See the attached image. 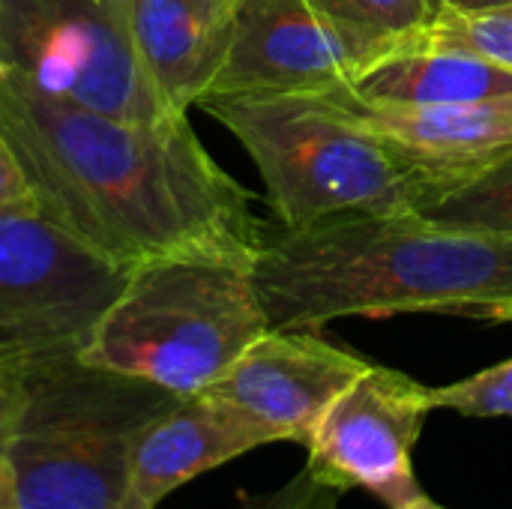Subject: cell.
<instances>
[{
  "label": "cell",
  "instance_id": "obj_1",
  "mask_svg": "<svg viewBox=\"0 0 512 509\" xmlns=\"http://www.w3.org/2000/svg\"><path fill=\"white\" fill-rule=\"evenodd\" d=\"M0 132L36 207L120 264L201 243H264L252 192L219 168L186 114L120 120L57 102L0 66Z\"/></svg>",
  "mask_w": 512,
  "mask_h": 509
},
{
  "label": "cell",
  "instance_id": "obj_2",
  "mask_svg": "<svg viewBox=\"0 0 512 509\" xmlns=\"http://www.w3.org/2000/svg\"><path fill=\"white\" fill-rule=\"evenodd\" d=\"M252 276L273 330L357 315H462L512 297V237L441 228L414 213H351L264 243Z\"/></svg>",
  "mask_w": 512,
  "mask_h": 509
},
{
  "label": "cell",
  "instance_id": "obj_3",
  "mask_svg": "<svg viewBox=\"0 0 512 509\" xmlns=\"http://www.w3.org/2000/svg\"><path fill=\"white\" fill-rule=\"evenodd\" d=\"M261 246L201 243L135 261L81 360L174 396L204 393L270 330L252 276Z\"/></svg>",
  "mask_w": 512,
  "mask_h": 509
},
{
  "label": "cell",
  "instance_id": "obj_4",
  "mask_svg": "<svg viewBox=\"0 0 512 509\" xmlns=\"http://www.w3.org/2000/svg\"><path fill=\"white\" fill-rule=\"evenodd\" d=\"M201 108L246 147L285 231L351 213L411 216L432 189L333 90L210 96Z\"/></svg>",
  "mask_w": 512,
  "mask_h": 509
},
{
  "label": "cell",
  "instance_id": "obj_5",
  "mask_svg": "<svg viewBox=\"0 0 512 509\" xmlns=\"http://www.w3.org/2000/svg\"><path fill=\"white\" fill-rule=\"evenodd\" d=\"M9 378L0 453L21 509H123L135 441L177 396L81 357Z\"/></svg>",
  "mask_w": 512,
  "mask_h": 509
},
{
  "label": "cell",
  "instance_id": "obj_6",
  "mask_svg": "<svg viewBox=\"0 0 512 509\" xmlns=\"http://www.w3.org/2000/svg\"><path fill=\"white\" fill-rule=\"evenodd\" d=\"M132 264H120L36 204L0 210V372L81 357L117 300Z\"/></svg>",
  "mask_w": 512,
  "mask_h": 509
},
{
  "label": "cell",
  "instance_id": "obj_7",
  "mask_svg": "<svg viewBox=\"0 0 512 509\" xmlns=\"http://www.w3.org/2000/svg\"><path fill=\"white\" fill-rule=\"evenodd\" d=\"M0 66L57 102L138 123L177 117L135 51L126 0H0Z\"/></svg>",
  "mask_w": 512,
  "mask_h": 509
},
{
  "label": "cell",
  "instance_id": "obj_8",
  "mask_svg": "<svg viewBox=\"0 0 512 509\" xmlns=\"http://www.w3.org/2000/svg\"><path fill=\"white\" fill-rule=\"evenodd\" d=\"M432 411L429 387L372 363L318 420L306 468L339 492L363 489L390 509L402 507L423 495L411 456Z\"/></svg>",
  "mask_w": 512,
  "mask_h": 509
},
{
  "label": "cell",
  "instance_id": "obj_9",
  "mask_svg": "<svg viewBox=\"0 0 512 509\" xmlns=\"http://www.w3.org/2000/svg\"><path fill=\"white\" fill-rule=\"evenodd\" d=\"M399 42L357 30L312 0H240L234 45L204 99L348 87Z\"/></svg>",
  "mask_w": 512,
  "mask_h": 509
},
{
  "label": "cell",
  "instance_id": "obj_10",
  "mask_svg": "<svg viewBox=\"0 0 512 509\" xmlns=\"http://www.w3.org/2000/svg\"><path fill=\"white\" fill-rule=\"evenodd\" d=\"M372 363L315 330H267L204 396L240 411L273 444H309L333 399Z\"/></svg>",
  "mask_w": 512,
  "mask_h": 509
},
{
  "label": "cell",
  "instance_id": "obj_11",
  "mask_svg": "<svg viewBox=\"0 0 512 509\" xmlns=\"http://www.w3.org/2000/svg\"><path fill=\"white\" fill-rule=\"evenodd\" d=\"M333 93L426 174L429 192L512 156V93L456 105H387L360 99L348 87Z\"/></svg>",
  "mask_w": 512,
  "mask_h": 509
},
{
  "label": "cell",
  "instance_id": "obj_12",
  "mask_svg": "<svg viewBox=\"0 0 512 509\" xmlns=\"http://www.w3.org/2000/svg\"><path fill=\"white\" fill-rule=\"evenodd\" d=\"M267 444L240 411L204 393L177 396L135 441L123 509H156L189 480Z\"/></svg>",
  "mask_w": 512,
  "mask_h": 509
},
{
  "label": "cell",
  "instance_id": "obj_13",
  "mask_svg": "<svg viewBox=\"0 0 512 509\" xmlns=\"http://www.w3.org/2000/svg\"><path fill=\"white\" fill-rule=\"evenodd\" d=\"M240 0H126L135 51L177 114H189L222 72L237 36Z\"/></svg>",
  "mask_w": 512,
  "mask_h": 509
},
{
  "label": "cell",
  "instance_id": "obj_14",
  "mask_svg": "<svg viewBox=\"0 0 512 509\" xmlns=\"http://www.w3.org/2000/svg\"><path fill=\"white\" fill-rule=\"evenodd\" d=\"M348 90L387 105H456L512 93V69L447 48H396Z\"/></svg>",
  "mask_w": 512,
  "mask_h": 509
},
{
  "label": "cell",
  "instance_id": "obj_15",
  "mask_svg": "<svg viewBox=\"0 0 512 509\" xmlns=\"http://www.w3.org/2000/svg\"><path fill=\"white\" fill-rule=\"evenodd\" d=\"M414 216L441 228L512 237V156L468 180L429 192Z\"/></svg>",
  "mask_w": 512,
  "mask_h": 509
},
{
  "label": "cell",
  "instance_id": "obj_16",
  "mask_svg": "<svg viewBox=\"0 0 512 509\" xmlns=\"http://www.w3.org/2000/svg\"><path fill=\"white\" fill-rule=\"evenodd\" d=\"M399 48L465 51L512 69V6L489 12H456L438 6L435 18L426 27L402 36Z\"/></svg>",
  "mask_w": 512,
  "mask_h": 509
},
{
  "label": "cell",
  "instance_id": "obj_17",
  "mask_svg": "<svg viewBox=\"0 0 512 509\" xmlns=\"http://www.w3.org/2000/svg\"><path fill=\"white\" fill-rule=\"evenodd\" d=\"M327 15L381 39H402L435 18L432 0H312Z\"/></svg>",
  "mask_w": 512,
  "mask_h": 509
},
{
  "label": "cell",
  "instance_id": "obj_18",
  "mask_svg": "<svg viewBox=\"0 0 512 509\" xmlns=\"http://www.w3.org/2000/svg\"><path fill=\"white\" fill-rule=\"evenodd\" d=\"M429 399L432 408L456 411L474 420L512 417V360L489 366L447 387H429Z\"/></svg>",
  "mask_w": 512,
  "mask_h": 509
},
{
  "label": "cell",
  "instance_id": "obj_19",
  "mask_svg": "<svg viewBox=\"0 0 512 509\" xmlns=\"http://www.w3.org/2000/svg\"><path fill=\"white\" fill-rule=\"evenodd\" d=\"M345 492L327 486L324 480H318L309 468L300 471L285 489H279L276 495H270L261 509H336L339 498Z\"/></svg>",
  "mask_w": 512,
  "mask_h": 509
},
{
  "label": "cell",
  "instance_id": "obj_20",
  "mask_svg": "<svg viewBox=\"0 0 512 509\" xmlns=\"http://www.w3.org/2000/svg\"><path fill=\"white\" fill-rule=\"evenodd\" d=\"M21 204H36L33 189L21 171L18 156L12 153L9 141L0 132V210L3 207H21Z\"/></svg>",
  "mask_w": 512,
  "mask_h": 509
},
{
  "label": "cell",
  "instance_id": "obj_21",
  "mask_svg": "<svg viewBox=\"0 0 512 509\" xmlns=\"http://www.w3.org/2000/svg\"><path fill=\"white\" fill-rule=\"evenodd\" d=\"M462 315H468V318H483V321H492V324H507V321H512V297L471 306V309H465Z\"/></svg>",
  "mask_w": 512,
  "mask_h": 509
},
{
  "label": "cell",
  "instance_id": "obj_22",
  "mask_svg": "<svg viewBox=\"0 0 512 509\" xmlns=\"http://www.w3.org/2000/svg\"><path fill=\"white\" fill-rule=\"evenodd\" d=\"M435 9H456V12H489V9H507L512 0H432Z\"/></svg>",
  "mask_w": 512,
  "mask_h": 509
},
{
  "label": "cell",
  "instance_id": "obj_23",
  "mask_svg": "<svg viewBox=\"0 0 512 509\" xmlns=\"http://www.w3.org/2000/svg\"><path fill=\"white\" fill-rule=\"evenodd\" d=\"M0 509H21L18 501V489H15V480H12V471L0 453Z\"/></svg>",
  "mask_w": 512,
  "mask_h": 509
},
{
  "label": "cell",
  "instance_id": "obj_24",
  "mask_svg": "<svg viewBox=\"0 0 512 509\" xmlns=\"http://www.w3.org/2000/svg\"><path fill=\"white\" fill-rule=\"evenodd\" d=\"M9 411H12V378H9L6 372H0V447H3V435H6Z\"/></svg>",
  "mask_w": 512,
  "mask_h": 509
},
{
  "label": "cell",
  "instance_id": "obj_25",
  "mask_svg": "<svg viewBox=\"0 0 512 509\" xmlns=\"http://www.w3.org/2000/svg\"><path fill=\"white\" fill-rule=\"evenodd\" d=\"M396 509H444V507H438L435 501H429L426 495H420V498H414V501H408V504H402V507H396Z\"/></svg>",
  "mask_w": 512,
  "mask_h": 509
}]
</instances>
